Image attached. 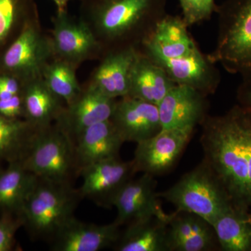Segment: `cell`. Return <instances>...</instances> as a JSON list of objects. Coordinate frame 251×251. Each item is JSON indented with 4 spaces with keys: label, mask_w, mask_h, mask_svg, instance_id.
Masks as SVG:
<instances>
[{
    "label": "cell",
    "mask_w": 251,
    "mask_h": 251,
    "mask_svg": "<svg viewBox=\"0 0 251 251\" xmlns=\"http://www.w3.org/2000/svg\"><path fill=\"white\" fill-rule=\"evenodd\" d=\"M107 52L90 85L110 98L126 97L129 92L130 74L139 48H121Z\"/></svg>",
    "instance_id": "18"
},
{
    "label": "cell",
    "mask_w": 251,
    "mask_h": 251,
    "mask_svg": "<svg viewBox=\"0 0 251 251\" xmlns=\"http://www.w3.org/2000/svg\"><path fill=\"white\" fill-rule=\"evenodd\" d=\"M21 163L39 179L73 184L79 176L75 144L55 123L39 131Z\"/></svg>",
    "instance_id": "6"
},
{
    "label": "cell",
    "mask_w": 251,
    "mask_h": 251,
    "mask_svg": "<svg viewBox=\"0 0 251 251\" xmlns=\"http://www.w3.org/2000/svg\"><path fill=\"white\" fill-rule=\"evenodd\" d=\"M23 226L21 216L11 213L2 212L0 216V251L12 250L15 235Z\"/></svg>",
    "instance_id": "29"
},
{
    "label": "cell",
    "mask_w": 251,
    "mask_h": 251,
    "mask_svg": "<svg viewBox=\"0 0 251 251\" xmlns=\"http://www.w3.org/2000/svg\"><path fill=\"white\" fill-rule=\"evenodd\" d=\"M182 17L188 27L210 19L216 13L215 0H179Z\"/></svg>",
    "instance_id": "28"
},
{
    "label": "cell",
    "mask_w": 251,
    "mask_h": 251,
    "mask_svg": "<svg viewBox=\"0 0 251 251\" xmlns=\"http://www.w3.org/2000/svg\"><path fill=\"white\" fill-rule=\"evenodd\" d=\"M181 16L166 14L142 45L140 50L151 58L176 59L198 49Z\"/></svg>",
    "instance_id": "17"
},
{
    "label": "cell",
    "mask_w": 251,
    "mask_h": 251,
    "mask_svg": "<svg viewBox=\"0 0 251 251\" xmlns=\"http://www.w3.org/2000/svg\"><path fill=\"white\" fill-rule=\"evenodd\" d=\"M247 222L249 223V226H250L251 227V211H249V212L247 213Z\"/></svg>",
    "instance_id": "34"
},
{
    "label": "cell",
    "mask_w": 251,
    "mask_h": 251,
    "mask_svg": "<svg viewBox=\"0 0 251 251\" xmlns=\"http://www.w3.org/2000/svg\"><path fill=\"white\" fill-rule=\"evenodd\" d=\"M135 173L132 161H122L119 157L97 162L81 170L82 183L78 190L82 198L110 206L115 193Z\"/></svg>",
    "instance_id": "11"
},
{
    "label": "cell",
    "mask_w": 251,
    "mask_h": 251,
    "mask_svg": "<svg viewBox=\"0 0 251 251\" xmlns=\"http://www.w3.org/2000/svg\"><path fill=\"white\" fill-rule=\"evenodd\" d=\"M24 120L39 130L50 126L58 120L65 102L55 95L42 77L23 83L21 92Z\"/></svg>",
    "instance_id": "20"
},
{
    "label": "cell",
    "mask_w": 251,
    "mask_h": 251,
    "mask_svg": "<svg viewBox=\"0 0 251 251\" xmlns=\"http://www.w3.org/2000/svg\"><path fill=\"white\" fill-rule=\"evenodd\" d=\"M52 1L57 7V13L62 14V13L67 12L68 6L71 0H52Z\"/></svg>",
    "instance_id": "33"
},
{
    "label": "cell",
    "mask_w": 251,
    "mask_h": 251,
    "mask_svg": "<svg viewBox=\"0 0 251 251\" xmlns=\"http://www.w3.org/2000/svg\"><path fill=\"white\" fill-rule=\"evenodd\" d=\"M117 223L107 225L87 224L75 216L59 229L51 242L54 251H98L115 245L121 232Z\"/></svg>",
    "instance_id": "15"
},
{
    "label": "cell",
    "mask_w": 251,
    "mask_h": 251,
    "mask_svg": "<svg viewBox=\"0 0 251 251\" xmlns=\"http://www.w3.org/2000/svg\"><path fill=\"white\" fill-rule=\"evenodd\" d=\"M36 18L37 15L25 23L19 34L0 54V74L16 77L22 83L42 77L53 56L50 39L41 34Z\"/></svg>",
    "instance_id": "7"
},
{
    "label": "cell",
    "mask_w": 251,
    "mask_h": 251,
    "mask_svg": "<svg viewBox=\"0 0 251 251\" xmlns=\"http://www.w3.org/2000/svg\"><path fill=\"white\" fill-rule=\"evenodd\" d=\"M247 213L232 207L212 224L221 250L251 251V227Z\"/></svg>",
    "instance_id": "25"
},
{
    "label": "cell",
    "mask_w": 251,
    "mask_h": 251,
    "mask_svg": "<svg viewBox=\"0 0 251 251\" xmlns=\"http://www.w3.org/2000/svg\"><path fill=\"white\" fill-rule=\"evenodd\" d=\"M204 159L239 210L251 211V110L237 104L201 124Z\"/></svg>",
    "instance_id": "1"
},
{
    "label": "cell",
    "mask_w": 251,
    "mask_h": 251,
    "mask_svg": "<svg viewBox=\"0 0 251 251\" xmlns=\"http://www.w3.org/2000/svg\"><path fill=\"white\" fill-rule=\"evenodd\" d=\"M110 120L125 143H140L162 130L158 105L129 96L117 100Z\"/></svg>",
    "instance_id": "13"
},
{
    "label": "cell",
    "mask_w": 251,
    "mask_h": 251,
    "mask_svg": "<svg viewBox=\"0 0 251 251\" xmlns=\"http://www.w3.org/2000/svg\"><path fill=\"white\" fill-rule=\"evenodd\" d=\"M36 15L34 0H0V54L19 34L25 23Z\"/></svg>",
    "instance_id": "26"
},
{
    "label": "cell",
    "mask_w": 251,
    "mask_h": 251,
    "mask_svg": "<svg viewBox=\"0 0 251 251\" xmlns=\"http://www.w3.org/2000/svg\"><path fill=\"white\" fill-rule=\"evenodd\" d=\"M2 171H2V170H1V168H0V173H1V172H2Z\"/></svg>",
    "instance_id": "35"
},
{
    "label": "cell",
    "mask_w": 251,
    "mask_h": 251,
    "mask_svg": "<svg viewBox=\"0 0 251 251\" xmlns=\"http://www.w3.org/2000/svg\"><path fill=\"white\" fill-rule=\"evenodd\" d=\"M116 99L110 98L89 85L67 105L56 125L67 133L73 141L91 126L111 119Z\"/></svg>",
    "instance_id": "12"
},
{
    "label": "cell",
    "mask_w": 251,
    "mask_h": 251,
    "mask_svg": "<svg viewBox=\"0 0 251 251\" xmlns=\"http://www.w3.org/2000/svg\"><path fill=\"white\" fill-rule=\"evenodd\" d=\"M150 58L164 69L175 85L188 86L206 97L215 93L220 85L221 74L215 63L199 49L180 58Z\"/></svg>",
    "instance_id": "14"
},
{
    "label": "cell",
    "mask_w": 251,
    "mask_h": 251,
    "mask_svg": "<svg viewBox=\"0 0 251 251\" xmlns=\"http://www.w3.org/2000/svg\"><path fill=\"white\" fill-rule=\"evenodd\" d=\"M50 38L55 58L76 66L103 50L92 28L83 20L77 21L68 12L56 14Z\"/></svg>",
    "instance_id": "9"
},
{
    "label": "cell",
    "mask_w": 251,
    "mask_h": 251,
    "mask_svg": "<svg viewBox=\"0 0 251 251\" xmlns=\"http://www.w3.org/2000/svg\"><path fill=\"white\" fill-rule=\"evenodd\" d=\"M195 127L162 129L148 139L137 143L132 160L135 173L164 174L179 160L191 140Z\"/></svg>",
    "instance_id": "8"
},
{
    "label": "cell",
    "mask_w": 251,
    "mask_h": 251,
    "mask_svg": "<svg viewBox=\"0 0 251 251\" xmlns=\"http://www.w3.org/2000/svg\"><path fill=\"white\" fill-rule=\"evenodd\" d=\"M76 66L55 58L44 68L42 78L46 85L67 105L72 103L82 89L75 75Z\"/></svg>",
    "instance_id": "27"
},
{
    "label": "cell",
    "mask_w": 251,
    "mask_h": 251,
    "mask_svg": "<svg viewBox=\"0 0 251 251\" xmlns=\"http://www.w3.org/2000/svg\"><path fill=\"white\" fill-rule=\"evenodd\" d=\"M73 184L39 179L20 212L23 227L34 240L50 244L72 217L81 200Z\"/></svg>",
    "instance_id": "3"
},
{
    "label": "cell",
    "mask_w": 251,
    "mask_h": 251,
    "mask_svg": "<svg viewBox=\"0 0 251 251\" xmlns=\"http://www.w3.org/2000/svg\"><path fill=\"white\" fill-rule=\"evenodd\" d=\"M157 196L173 204L176 211L196 214L211 226L234 207L222 185L204 161Z\"/></svg>",
    "instance_id": "5"
},
{
    "label": "cell",
    "mask_w": 251,
    "mask_h": 251,
    "mask_svg": "<svg viewBox=\"0 0 251 251\" xmlns=\"http://www.w3.org/2000/svg\"><path fill=\"white\" fill-rule=\"evenodd\" d=\"M166 0H84L82 11L107 51L139 48L166 16Z\"/></svg>",
    "instance_id": "2"
},
{
    "label": "cell",
    "mask_w": 251,
    "mask_h": 251,
    "mask_svg": "<svg viewBox=\"0 0 251 251\" xmlns=\"http://www.w3.org/2000/svg\"><path fill=\"white\" fill-rule=\"evenodd\" d=\"M0 115L10 119L23 117V101L21 94H16L4 100H0Z\"/></svg>",
    "instance_id": "30"
},
{
    "label": "cell",
    "mask_w": 251,
    "mask_h": 251,
    "mask_svg": "<svg viewBox=\"0 0 251 251\" xmlns=\"http://www.w3.org/2000/svg\"><path fill=\"white\" fill-rule=\"evenodd\" d=\"M168 220L151 216L127 224L115 244L118 251H169Z\"/></svg>",
    "instance_id": "22"
},
{
    "label": "cell",
    "mask_w": 251,
    "mask_h": 251,
    "mask_svg": "<svg viewBox=\"0 0 251 251\" xmlns=\"http://www.w3.org/2000/svg\"><path fill=\"white\" fill-rule=\"evenodd\" d=\"M157 181L152 175L143 173L137 179H130L122 186L110 201L117 215L115 222L120 226L138 220L156 216L170 221L171 214L162 209L156 191Z\"/></svg>",
    "instance_id": "10"
},
{
    "label": "cell",
    "mask_w": 251,
    "mask_h": 251,
    "mask_svg": "<svg viewBox=\"0 0 251 251\" xmlns=\"http://www.w3.org/2000/svg\"><path fill=\"white\" fill-rule=\"evenodd\" d=\"M124 143L110 120L86 128L74 141L79 175L85 167L119 157Z\"/></svg>",
    "instance_id": "19"
},
{
    "label": "cell",
    "mask_w": 251,
    "mask_h": 251,
    "mask_svg": "<svg viewBox=\"0 0 251 251\" xmlns=\"http://www.w3.org/2000/svg\"><path fill=\"white\" fill-rule=\"evenodd\" d=\"M239 105L251 110V74L242 77V82L237 90Z\"/></svg>",
    "instance_id": "31"
},
{
    "label": "cell",
    "mask_w": 251,
    "mask_h": 251,
    "mask_svg": "<svg viewBox=\"0 0 251 251\" xmlns=\"http://www.w3.org/2000/svg\"><path fill=\"white\" fill-rule=\"evenodd\" d=\"M206 97L188 86L175 85L158 105L162 129L201 125L207 116Z\"/></svg>",
    "instance_id": "16"
},
{
    "label": "cell",
    "mask_w": 251,
    "mask_h": 251,
    "mask_svg": "<svg viewBox=\"0 0 251 251\" xmlns=\"http://www.w3.org/2000/svg\"><path fill=\"white\" fill-rule=\"evenodd\" d=\"M175 85L164 69L139 49L127 96L158 105Z\"/></svg>",
    "instance_id": "21"
},
{
    "label": "cell",
    "mask_w": 251,
    "mask_h": 251,
    "mask_svg": "<svg viewBox=\"0 0 251 251\" xmlns=\"http://www.w3.org/2000/svg\"><path fill=\"white\" fill-rule=\"evenodd\" d=\"M40 130L24 119L0 115V161L22 162Z\"/></svg>",
    "instance_id": "24"
},
{
    "label": "cell",
    "mask_w": 251,
    "mask_h": 251,
    "mask_svg": "<svg viewBox=\"0 0 251 251\" xmlns=\"http://www.w3.org/2000/svg\"><path fill=\"white\" fill-rule=\"evenodd\" d=\"M23 83L16 77L8 74H0V89L16 95L22 90Z\"/></svg>",
    "instance_id": "32"
},
{
    "label": "cell",
    "mask_w": 251,
    "mask_h": 251,
    "mask_svg": "<svg viewBox=\"0 0 251 251\" xmlns=\"http://www.w3.org/2000/svg\"><path fill=\"white\" fill-rule=\"evenodd\" d=\"M218 32L208 54L229 74H251V0H226L217 6Z\"/></svg>",
    "instance_id": "4"
},
{
    "label": "cell",
    "mask_w": 251,
    "mask_h": 251,
    "mask_svg": "<svg viewBox=\"0 0 251 251\" xmlns=\"http://www.w3.org/2000/svg\"><path fill=\"white\" fill-rule=\"evenodd\" d=\"M39 178L23 166L21 162L9 163L0 173V211L19 215L26 200Z\"/></svg>",
    "instance_id": "23"
}]
</instances>
